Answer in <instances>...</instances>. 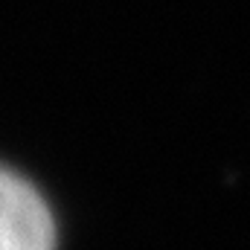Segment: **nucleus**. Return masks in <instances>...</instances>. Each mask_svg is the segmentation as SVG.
Masks as SVG:
<instances>
[{"label":"nucleus","instance_id":"obj_1","mask_svg":"<svg viewBox=\"0 0 250 250\" xmlns=\"http://www.w3.org/2000/svg\"><path fill=\"white\" fill-rule=\"evenodd\" d=\"M56 218L41 192L0 166V250H56Z\"/></svg>","mask_w":250,"mask_h":250}]
</instances>
